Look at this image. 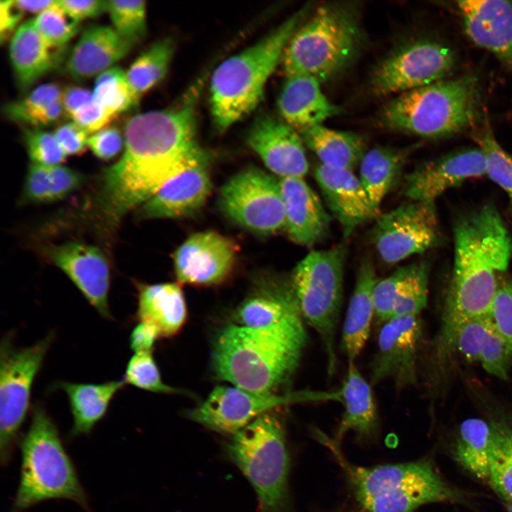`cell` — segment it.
Returning <instances> with one entry per match:
<instances>
[{
    "label": "cell",
    "mask_w": 512,
    "mask_h": 512,
    "mask_svg": "<svg viewBox=\"0 0 512 512\" xmlns=\"http://www.w3.org/2000/svg\"><path fill=\"white\" fill-rule=\"evenodd\" d=\"M204 76L181 101L132 117L124 128V151L105 171L99 193L105 218L117 222L145 203L166 181L208 154L196 137V111Z\"/></svg>",
    "instance_id": "obj_1"
},
{
    "label": "cell",
    "mask_w": 512,
    "mask_h": 512,
    "mask_svg": "<svg viewBox=\"0 0 512 512\" xmlns=\"http://www.w3.org/2000/svg\"><path fill=\"white\" fill-rule=\"evenodd\" d=\"M454 257L437 348L463 322L489 315L501 276L512 257V239L494 206L462 217L454 229Z\"/></svg>",
    "instance_id": "obj_2"
},
{
    "label": "cell",
    "mask_w": 512,
    "mask_h": 512,
    "mask_svg": "<svg viewBox=\"0 0 512 512\" xmlns=\"http://www.w3.org/2000/svg\"><path fill=\"white\" fill-rule=\"evenodd\" d=\"M306 342L299 312L269 327L228 326L215 341L213 368L218 378L233 386L274 393L295 372Z\"/></svg>",
    "instance_id": "obj_3"
},
{
    "label": "cell",
    "mask_w": 512,
    "mask_h": 512,
    "mask_svg": "<svg viewBox=\"0 0 512 512\" xmlns=\"http://www.w3.org/2000/svg\"><path fill=\"white\" fill-rule=\"evenodd\" d=\"M316 434L332 453L356 498L368 512H415L428 503L467 501L466 494L449 484L430 460L357 466L346 459L332 438L319 431Z\"/></svg>",
    "instance_id": "obj_4"
},
{
    "label": "cell",
    "mask_w": 512,
    "mask_h": 512,
    "mask_svg": "<svg viewBox=\"0 0 512 512\" xmlns=\"http://www.w3.org/2000/svg\"><path fill=\"white\" fill-rule=\"evenodd\" d=\"M479 105L478 80L465 75L399 94L383 106L379 122L393 131L439 139L472 125Z\"/></svg>",
    "instance_id": "obj_5"
},
{
    "label": "cell",
    "mask_w": 512,
    "mask_h": 512,
    "mask_svg": "<svg viewBox=\"0 0 512 512\" xmlns=\"http://www.w3.org/2000/svg\"><path fill=\"white\" fill-rule=\"evenodd\" d=\"M303 11L242 51L229 57L213 72L210 82L211 115L225 131L250 113L260 102L265 84L298 28Z\"/></svg>",
    "instance_id": "obj_6"
},
{
    "label": "cell",
    "mask_w": 512,
    "mask_h": 512,
    "mask_svg": "<svg viewBox=\"0 0 512 512\" xmlns=\"http://www.w3.org/2000/svg\"><path fill=\"white\" fill-rule=\"evenodd\" d=\"M362 43L356 6L324 4L292 36L282 55V68L286 76L306 74L323 82L353 63Z\"/></svg>",
    "instance_id": "obj_7"
},
{
    "label": "cell",
    "mask_w": 512,
    "mask_h": 512,
    "mask_svg": "<svg viewBox=\"0 0 512 512\" xmlns=\"http://www.w3.org/2000/svg\"><path fill=\"white\" fill-rule=\"evenodd\" d=\"M20 479L11 512H23L50 499L63 498L88 508V499L58 428L41 406L32 412L21 443Z\"/></svg>",
    "instance_id": "obj_8"
},
{
    "label": "cell",
    "mask_w": 512,
    "mask_h": 512,
    "mask_svg": "<svg viewBox=\"0 0 512 512\" xmlns=\"http://www.w3.org/2000/svg\"><path fill=\"white\" fill-rule=\"evenodd\" d=\"M229 458L253 486L260 512H286L289 459L283 427L274 415L265 413L233 434Z\"/></svg>",
    "instance_id": "obj_9"
},
{
    "label": "cell",
    "mask_w": 512,
    "mask_h": 512,
    "mask_svg": "<svg viewBox=\"0 0 512 512\" xmlns=\"http://www.w3.org/2000/svg\"><path fill=\"white\" fill-rule=\"evenodd\" d=\"M347 252L344 243L311 251L297 265L290 279L302 317L321 341L329 376L337 366L336 334Z\"/></svg>",
    "instance_id": "obj_10"
},
{
    "label": "cell",
    "mask_w": 512,
    "mask_h": 512,
    "mask_svg": "<svg viewBox=\"0 0 512 512\" xmlns=\"http://www.w3.org/2000/svg\"><path fill=\"white\" fill-rule=\"evenodd\" d=\"M53 341L49 334L36 343L16 348L9 337L0 353V455L6 465L11 460L19 430L30 405L31 388Z\"/></svg>",
    "instance_id": "obj_11"
},
{
    "label": "cell",
    "mask_w": 512,
    "mask_h": 512,
    "mask_svg": "<svg viewBox=\"0 0 512 512\" xmlns=\"http://www.w3.org/2000/svg\"><path fill=\"white\" fill-rule=\"evenodd\" d=\"M219 206L233 222L252 232L268 235L284 228L279 181L257 167H249L222 186Z\"/></svg>",
    "instance_id": "obj_12"
},
{
    "label": "cell",
    "mask_w": 512,
    "mask_h": 512,
    "mask_svg": "<svg viewBox=\"0 0 512 512\" xmlns=\"http://www.w3.org/2000/svg\"><path fill=\"white\" fill-rule=\"evenodd\" d=\"M452 50L437 41L420 38L397 47L374 69L370 78L378 95L400 94L444 79L453 70Z\"/></svg>",
    "instance_id": "obj_13"
},
{
    "label": "cell",
    "mask_w": 512,
    "mask_h": 512,
    "mask_svg": "<svg viewBox=\"0 0 512 512\" xmlns=\"http://www.w3.org/2000/svg\"><path fill=\"white\" fill-rule=\"evenodd\" d=\"M370 239L387 264H395L434 247L440 239L434 202L406 201L380 213L375 218Z\"/></svg>",
    "instance_id": "obj_14"
},
{
    "label": "cell",
    "mask_w": 512,
    "mask_h": 512,
    "mask_svg": "<svg viewBox=\"0 0 512 512\" xmlns=\"http://www.w3.org/2000/svg\"><path fill=\"white\" fill-rule=\"evenodd\" d=\"M422 334L420 315L394 316L383 323L370 366L372 386L390 380L397 390H402L416 383Z\"/></svg>",
    "instance_id": "obj_15"
},
{
    "label": "cell",
    "mask_w": 512,
    "mask_h": 512,
    "mask_svg": "<svg viewBox=\"0 0 512 512\" xmlns=\"http://www.w3.org/2000/svg\"><path fill=\"white\" fill-rule=\"evenodd\" d=\"M304 393H257L235 386H217L188 417L209 429L234 434L276 407L302 400Z\"/></svg>",
    "instance_id": "obj_16"
},
{
    "label": "cell",
    "mask_w": 512,
    "mask_h": 512,
    "mask_svg": "<svg viewBox=\"0 0 512 512\" xmlns=\"http://www.w3.org/2000/svg\"><path fill=\"white\" fill-rule=\"evenodd\" d=\"M237 252L234 242L218 233L208 230L194 233L174 253L177 279L193 285L219 284L232 272Z\"/></svg>",
    "instance_id": "obj_17"
},
{
    "label": "cell",
    "mask_w": 512,
    "mask_h": 512,
    "mask_svg": "<svg viewBox=\"0 0 512 512\" xmlns=\"http://www.w3.org/2000/svg\"><path fill=\"white\" fill-rule=\"evenodd\" d=\"M486 175L481 149H463L425 162L406 174L402 193L410 201L434 202L446 191Z\"/></svg>",
    "instance_id": "obj_18"
},
{
    "label": "cell",
    "mask_w": 512,
    "mask_h": 512,
    "mask_svg": "<svg viewBox=\"0 0 512 512\" xmlns=\"http://www.w3.org/2000/svg\"><path fill=\"white\" fill-rule=\"evenodd\" d=\"M247 143L280 178H304L308 173L304 142L299 132L283 119L270 114L259 115L247 132Z\"/></svg>",
    "instance_id": "obj_19"
},
{
    "label": "cell",
    "mask_w": 512,
    "mask_h": 512,
    "mask_svg": "<svg viewBox=\"0 0 512 512\" xmlns=\"http://www.w3.org/2000/svg\"><path fill=\"white\" fill-rule=\"evenodd\" d=\"M48 256L72 280L102 317H112L108 304L110 267L97 247L78 242L51 247Z\"/></svg>",
    "instance_id": "obj_20"
},
{
    "label": "cell",
    "mask_w": 512,
    "mask_h": 512,
    "mask_svg": "<svg viewBox=\"0 0 512 512\" xmlns=\"http://www.w3.org/2000/svg\"><path fill=\"white\" fill-rule=\"evenodd\" d=\"M314 174L328 208L341 227L344 238H348L357 228L380 214L353 171L319 163Z\"/></svg>",
    "instance_id": "obj_21"
},
{
    "label": "cell",
    "mask_w": 512,
    "mask_h": 512,
    "mask_svg": "<svg viewBox=\"0 0 512 512\" xmlns=\"http://www.w3.org/2000/svg\"><path fill=\"white\" fill-rule=\"evenodd\" d=\"M209 159L208 155L166 181L143 203L142 216L178 218L198 210L212 188Z\"/></svg>",
    "instance_id": "obj_22"
},
{
    "label": "cell",
    "mask_w": 512,
    "mask_h": 512,
    "mask_svg": "<svg viewBox=\"0 0 512 512\" xmlns=\"http://www.w3.org/2000/svg\"><path fill=\"white\" fill-rule=\"evenodd\" d=\"M457 6L468 37L512 71V1L461 0Z\"/></svg>",
    "instance_id": "obj_23"
},
{
    "label": "cell",
    "mask_w": 512,
    "mask_h": 512,
    "mask_svg": "<svg viewBox=\"0 0 512 512\" xmlns=\"http://www.w3.org/2000/svg\"><path fill=\"white\" fill-rule=\"evenodd\" d=\"M284 230L295 243L310 247L329 233L331 217L319 198L301 177L279 178Z\"/></svg>",
    "instance_id": "obj_24"
},
{
    "label": "cell",
    "mask_w": 512,
    "mask_h": 512,
    "mask_svg": "<svg viewBox=\"0 0 512 512\" xmlns=\"http://www.w3.org/2000/svg\"><path fill=\"white\" fill-rule=\"evenodd\" d=\"M134 45L112 27L90 26L69 52L65 69L78 80L99 75L125 57Z\"/></svg>",
    "instance_id": "obj_25"
},
{
    "label": "cell",
    "mask_w": 512,
    "mask_h": 512,
    "mask_svg": "<svg viewBox=\"0 0 512 512\" xmlns=\"http://www.w3.org/2000/svg\"><path fill=\"white\" fill-rule=\"evenodd\" d=\"M320 82L306 74L286 76L277 102L282 119L300 131L321 124L339 113V109L323 93Z\"/></svg>",
    "instance_id": "obj_26"
},
{
    "label": "cell",
    "mask_w": 512,
    "mask_h": 512,
    "mask_svg": "<svg viewBox=\"0 0 512 512\" xmlns=\"http://www.w3.org/2000/svg\"><path fill=\"white\" fill-rule=\"evenodd\" d=\"M64 48L48 43L36 29L33 19L21 24L9 46V58L21 90H28L43 76L62 62Z\"/></svg>",
    "instance_id": "obj_27"
},
{
    "label": "cell",
    "mask_w": 512,
    "mask_h": 512,
    "mask_svg": "<svg viewBox=\"0 0 512 512\" xmlns=\"http://www.w3.org/2000/svg\"><path fill=\"white\" fill-rule=\"evenodd\" d=\"M377 281L373 261L363 258L358 268L342 329L341 346L348 363H355L368 341L375 315L373 289Z\"/></svg>",
    "instance_id": "obj_28"
},
{
    "label": "cell",
    "mask_w": 512,
    "mask_h": 512,
    "mask_svg": "<svg viewBox=\"0 0 512 512\" xmlns=\"http://www.w3.org/2000/svg\"><path fill=\"white\" fill-rule=\"evenodd\" d=\"M372 385L366 380L355 363H348L347 372L338 391L343 412L336 436L332 439L338 445L350 431L360 436H370L377 430L378 418Z\"/></svg>",
    "instance_id": "obj_29"
},
{
    "label": "cell",
    "mask_w": 512,
    "mask_h": 512,
    "mask_svg": "<svg viewBox=\"0 0 512 512\" xmlns=\"http://www.w3.org/2000/svg\"><path fill=\"white\" fill-rule=\"evenodd\" d=\"M137 316L139 322L154 327L159 338L175 335L187 318L186 301L181 287L176 283L141 285Z\"/></svg>",
    "instance_id": "obj_30"
},
{
    "label": "cell",
    "mask_w": 512,
    "mask_h": 512,
    "mask_svg": "<svg viewBox=\"0 0 512 512\" xmlns=\"http://www.w3.org/2000/svg\"><path fill=\"white\" fill-rule=\"evenodd\" d=\"M125 383L112 380L102 383L60 382L56 385L67 395L73 417V437L90 433L105 416L111 400Z\"/></svg>",
    "instance_id": "obj_31"
},
{
    "label": "cell",
    "mask_w": 512,
    "mask_h": 512,
    "mask_svg": "<svg viewBox=\"0 0 512 512\" xmlns=\"http://www.w3.org/2000/svg\"><path fill=\"white\" fill-rule=\"evenodd\" d=\"M306 146L325 166L353 171L366 152L362 137L318 124L298 131Z\"/></svg>",
    "instance_id": "obj_32"
},
{
    "label": "cell",
    "mask_w": 512,
    "mask_h": 512,
    "mask_svg": "<svg viewBox=\"0 0 512 512\" xmlns=\"http://www.w3.org/2000/svg\"><path fill=\"white\" fill-rule=\"evenodd\" d=\"M412 148L376 146L367 150L361 159L358 178L377 210L401 176Z\"/></svg>",
    "instance_id": "obj_33"
},
{
    "label": "cell",
    "mask_w": 512,
    "mask_h": 512,
    "mask_svg": "<svg viewBox=\"0 0 512 512\" xmlns=\"http://www.w3.org/2000/svg\"><path fill=\"white\" fill-rule=\"evenodd\" d=\"M300 313L291 283L278 281L247 299L239 307V325L265 328L275 325L289 316Z\"/></svg>",
    "instance_id": "obj_34"
},
{
    "label": "cell",
    "mask_w": 512,
    "mask_h": 512,
    "mask_svg": "<svg viewBox=\"0 0 512 512\" xmlns=\"http://www.w3.org/2000/svg\"><path fill=\"white\" fill-rule=\"evenodd\" d=\"M492 428L489 421L469 418L459 426L453 455L476 479L489 481Z\"/></svg>",
    "instance_id": "obj_35"
},
{
    "label": "cell",
    "mask_w": 512,
    "mask_h": 512,
    "mask_svg": "<svg viewBox=\"0 0 512 512\" xmlns=\"http://www.w3.org/2000/svg\"><path fill=\"white\" fill-rule=\"evenodd\" d=\"M62 92L57 84H43L22 99L7 103L4 113L11 121L35 128L54 124L65 114Z\"/></svg>",
    "instance_id": "obj_36"
},
{
    "label": "cell",
    "mask_w": 512,
    "mask_h": 512,
    "mask_svg": "<svg viewBox=\"0 0 512 512\" xmlns=\"http://www.w3.org/2000/svg\"><path fill=\"white\" fill-rule=\"evenodd\" d=\"M490 473L488 483L512 512V417L491 420Z\"/></svg>",
    "instance_id": "obj_37"
},
{
    "label": "cell",
    "mask_w": 512,
    "mask_h": 512,
    "mask_svg": "<svg viewBox=\"0 0 512 512\" xmlns=\"http://www.w3.org/2000/svg\"><path fill=\"white\" fill-rule=\"evenodd\" d=\"M174 51L173 40L164 38L151 45L130 65L127 79L139 99L164 78Z\"/></svg>",
    "instance_id": "obj_38"
},
{
    "label": "cell",
    "mask_w": 512,
    "mask_h": 512,
    "mask_svg": "<svg viewBox=\"0 0 512 512\" xmlns=\"http://www.w3.org/2000/svg\"><path fill=\"white\" fill-rule=\"evenodd\" d=\"M92 95L95 101L115 115L133 108L139 100L132 91L126 73L118 67L97 76Z\"/></svg>",
    "instance_id": "obj_39"
},
{
    "label": "cell",
    "mask_w": 512,
    "mask_h": 512,
    "mask_svg": "<svg viewBox=\"0 0 512 512\" xmlns=\"http://www.w3.org/2000/svg\"><path fill=\"white\" fill-rule=\"evenodd\" d=\"M408 266L394 302L392 317L420 315L427 304L430 270L427 262L420 261Z\"/></svg>",
    "instance_id": "obj_40"
},
{
    "label": "cell",
    "mask_w": 512,
    "mask_h": 512,
    "mask_svg": "<svg viewBox=\"0 0 512 512\" xmlns=\"http://www.w3.org/2000/svg\"><path fill=\"white\" fill-rule=\"evenodd\" d=\"M476 137L485 156L486 174L503 189L512 201V156L498 143L488 125Z\"/></svg>",
    "instance_id": "obj_41"
},
{
    "label": "cell",
    "mask_w": 512,
    "mask_h": 512,
    "mask_svg": "<svg viewBox=\"0 0 512 512\" xmlns=\"http://www.w3.org/2000/svg\"><path fill=\"white\" fill-rule=\"evenodd\" d=\"M107 11L113 28L124 38L135 44L146 34L144 1H107Z\"/></svg>",
    "instance_id": "obj_42"
},
{
    "label": "cell",
    "mask_w": 512,
    "mask_h": 512,
    "mask_svg": "<svg viewBox=\"0 0 512 512\" xmlns=\"http://www.w3.org/2000/svg\"><path fill=\"white\" fill-rule=\"evenodd\" d=\"M33 23L41 36L55 48H64L80 28V22L71 18L58 1L38 14Z\"/></svg>",
    "instance_id": "obj_43"
},
{
    "label": "cell",
    "mask_w": 512,
    "mask_h": 512,
    "mask_svg": "<svg viewBox=\"0 0 512 512\" xmlns=\"http://www.w3.org/2000/svg\"><path fill=\"white\" fill-rule=\"evenodd\" d=\"M123 380L125 383L153 393L181 392L163 382L152 352L134 353L127 365Z\"/></svg>",
    "instance_id": "obj_44"
},
{
    "label": "cell",
    "mask_w": 512,
    "mask_h": 512,
    "mask_svg": "<svg viewBox=\"0 0 512 512\" xmlns=\"http://www.w3.org/2000/svg\"><path fill=\"white\" fill-rule=\"evenodd\" d=\"M489 322V315L463 322L455 329L439 353L453 347L466 361H479L481 347Z\"/></svg>",
    "instance_id": "obj_45"
},
{
    "label": "cell",
    "mask_w": 512,
    "mask_h": 512,
    "mask_svg": "<svg viewBox=\"0 0 512 512\" xmlns=\"http://www.w3.org/2000/svg\"><path fill=\"white\" fill-rule=\"evenodd\" d=\"M479 361L488 373L502 380L508 379L512 366V350L491 320L481 347Z\"/></svg>",
    "instance_id": "obj_46"
},
{
    "label": "cell",
    "mask_w": 512,
    "mask_h": 512,
    "mask_svg": "<svg viewBox=\"0 0 512 512\" xmlns=\"http://www.w3.org/2000/svg\"><path fill=\"white\" fill-rule=\"evenodd\" d=\"M23 138L32 164L53 166L65 161L67 154L53 134L40 128H26Z\"/></svg>",
    "instance_id": "obj_47"
},
{
    "label": "cell",
    "mask_w": 512,
    "mask_h": 512,
    "mask_svg": "<svg viewBox=\"0 0 512 512\" xmlns=\"http://www.w3.org/2000/svg\"><path fill=\"white\" fill-rule=\"evenodd\" d=\"M408 268V265L400 267L375 284L373 289L375 316L383 323L393 316L394 302Z\"/></svg>",
    "instance_id": "obj_48"
},
{
    "label": "cell",
    "mask_w": 512,
    "mask_h": 512,
    "mask_svg": "<svg viewBox=\"0 0 512 512\" xmlns=\"http://www.w3.org/2000/svg\"><path fill=\"white\" fill-rule=\"evenodd\" d=\"M489 316L512 350V279H501Z\"/></svg>",
    "instance_id": "obj_49"
},
{
    "label": "cell",
    "mask_w": 512,
    "mask_h": 512,
    "mask_svg": "<svg viewBox=\"0 0 512 512\" xmlns=\"http://www.w3.org/2000/svg\"><path fill=\"white\" fill-rule=\"evenodd\" d=\"M53 180L50 166L31 164L23 185L21 201L26 203L53 202Z\"/></svg>",
    "instance_id": "obj_50"
},
{
    "label": "cell",
    "mask_w": 512,
    "mask_h": 512,
    "mask_svg": "<svg viewBox=\"0 0 512 512\" xmlns=\"http://www.w3.org/2000/svg\"><path fill=\"white\" fill-rule=\"evenodd\" d=\"M124 142V139L117 129L107 127L89 137L87 146L97 157L109 160L118 154Z\"/></svg>",
    "instance_id": "obj_51"
},
{
    "label": "cell",
    "mask_w": 512,
    "mask_h": 512,
    "mask_svg": "<svg viewBox=\"0 0 512 512\" xmlns=\"http://www.w3.org/2000/svg\"><path fill=\"white\" fill-rule=\"evenodd\" d=\"M116 115L94 99L80 108L71 119L89 134H93L107 124Z\"/></svg>",
    "instance_id": "obj_52"
},
{
    "label": "cell",
    "mask_w": 512,
    "mask_h": 512,
    "mask_svg": "<svg viewBox=\"0 0 512 512\" xmlns=\"http://www.w3.org/2000/svg\"><path fill=\"white\" fill-rule=\"evenodd\" d=\"M53 134L67 155L80 154L88 146L90 134L74 122L58 127Z\"/></svg>",
    "instance_id": "obj_53"
},
{
    "label": "cell",
    "mask_w": 512,
    "mask_h": 512,
    "mask_svg": "<svg viewBox=\"0 0 512 512\" xmlns=\"http://www.w3.org/2000/svg\"><path fill=\"white\" fill-rule=\"evenodd\" d=\"M60 6L74 20L80 21L96 17L107 11V1L98 0H60Z\"/></svg>",
    "instance_id": "obj_54"
},
{
    "label": "cell",
    "mask_w": 512,
    "mask_h": 512,
    "mask_svg": "<svg viewBox=\"0 0 512 512\" xmlns=\"http://www.w3.org/2000/svg\"><path fill=\"white\" fill-rule=\"evenodd\" d=\"M158 338H159V334L154 327L139 322L131 333L130 347L134 353L152 352Z\"/></svg>",
    "instance_id": "obj_55"
},
{
    "label": "cell",
    "mask_w": 512,
    "mask_h": 512,
    "mask_svg": "<svg viewBox=\"0 0 512 512\" xmlns=\"http://www.w3.org/2000/svg\"><path fill=\"white\" fill-rule=\"evenodd\" d=\"M92 100V92L77 86L66 87L63 90L61 96L65 114L70 118Z\"/></svg>",
    "instance_id": "obj_56"
},
{
    "label": "cell",
    "mask_w": 512,
    "mask_h": 512,
    "mask_svg": "<svg viewBox=\"0 0 512 512\" xmlns=\"http://www.w3.org/2000/svg\"><path fill=\"white\" fill-rule=\"evenodd\" d=\"M23 13L15 1H0V40L6 41L16 28Z\"/></svg>",
    "instance_id": "obj_57"
},
{
    "label": "cell",
    "mask_w": 512,
    "mask_h": 512,
    "mask_svg": "<svg viewBox=\"0 0 512 512\" xmlns=\"http://www.w3.org/2000/svg\"><path fill=\"white\" fill-rule=\"evenodd\" d=\"M55 0L43 1H15L17 7L23 12L41 14L55 3Z\"/></svg>",
    "instance_id": "obj_58"
}]
</instances>
